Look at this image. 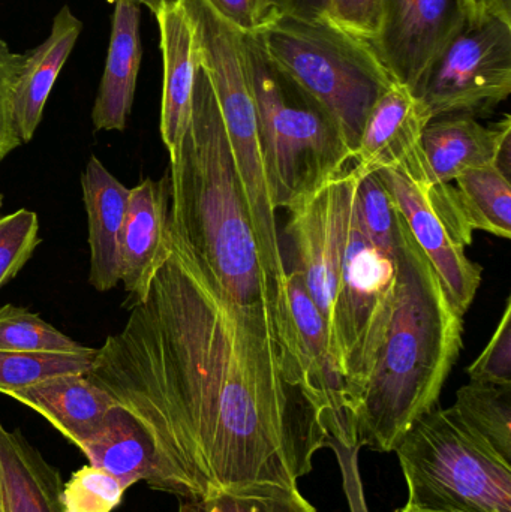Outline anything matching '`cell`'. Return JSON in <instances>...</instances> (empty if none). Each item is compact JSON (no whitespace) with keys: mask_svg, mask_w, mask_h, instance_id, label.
<instances>
[{"mask_svg":"<svg viewBox=\"0 0 511 512\" xmlns=\"http://www.w3.org/2000/svg\"><path fill=\"white\" fill-rule=\"evenodd\" d=\"M110 2H116V0H110ZM131 2H137L140 3L141 6H147V8H150V6L153 5V3L158 2V0H131Z\"/></svg>","mask_w":511,"mask_h":512,"instance_id":"74e56055","label":"cell"},{"mask_svg":"<svg viewBox=\"0 0 511 512\" xmlns=\"http://www.w3.org/2000/svg\"><path fill=\"white\" fill-rule=\"evenodd\" d=\"M149 11L158 23L164 63L159 131L173 159L179 153L191 120L197 48L191 21L179 0H158Z\"/></svg>","mask_w":511,"mask_h":512,"instance_id":"2e32d148","label":"cell"},{"mask_svg":"<svg viewBox=\"0 0 511 512\" xmlns=\"http://www.w3.org/2000/svg\"><path fill=\"white\" fill-rule=\"evenodd\" d=\"M179 2L191 21L198 65L209 77L227 129L261 265L275 300L284 291L288 268L278 234V209L264 161L257 108L243 57V33L225 20L210 0Z\"/></svg>","mask_w":511,"mask_h":512,"instance_id":"277c9868","label":"cell"},{"mask_svg":"<svg viewBox=\"0 0 511 512\" xmlns=\"http://www.w3.org/2000/svg\"><path fill=\"white\" fill-rule=\"evenodd\" d=\"M24 54L14 53L0 38V162L21 146L14 120V92Z\"/></svg>","mask_w":511,"mask_h":512,"instance_id":"1f68e13d","label":"cell"},{"mask_svg":"<svg viewBox=\"0 0 511 512\" xmlns=\"http://www.w3.org/2000/svg\"><path fill=\"white\" fill-rule=\"evenodd\" d=\"M80 450L89 465L104 469L126 489L140 481L155 489L158 472L152 444L131 412L122 406L111 408L104 426Z\"/></svg>","mask_w":511,"mask_h":512,"instance_id":"7402d4cb","label":"cell"},{"mask_svg":"<svg viewBox=\"0 0 511 512\" xmlns=\"http://www.w3.org/2000/svg\"><path fill=\"white\" fill-rule=\"evenodd\" d=\"M432 117L404 84L393 83L372 105L351 161L357 176L423 161L422 137Z\"/></svg>","mask_w":511,"mask_h":512,"instance_id":"4fadbf2b","label":"cell"},{"mask_svg":"<svg viewBox=\"0 0 511 512\" xmlns=\"http://www.w3.org/2000/svg\"><path fill=\"white\" fill-rule=\"evenodd\" d=\"M3 206V195L0 194V209H2Z\"/></svg>","mask_w":511,"mask_h":512,"instance_id":"f35d334b","label":"cell"},{"mask_svg":"<svg viewBox=\"0 0 511 512\" xmlns=\"http://www.w3.org/2000/svg\"><path fill=\"white\" fill-rule=\"evenodd\" d=\"M381 15L383 0H329V20L368 42L380 32Z\"/></svg>","mask_w":511,"mask_h":512,"instance_id":"d6a6232c","label":"cell"},{"mask_svg":"<svg viewBox=\"0 0 511 512\" xmlns=\"http://www.w3.org/2000/svg\"><path fill=\"white\" fill-rule=\"evenodd\" d=\"M59 471L0 421V512H65Z\"/></svg>","mask_w":511,"mask_h":512,"instance_id":"44dd1931","label":"cell"},{"mask_svg":"<svg viewBox=\"0 0 511 512\" xmlns=\"http://www.w3.org/2000/svg\"><path fill=\"white\" fill-rule=\"evenodd\" d=\"M83 23L62 6L42 44L24 53V65L14 92V120L21 143L35 137L45 104L60 71L80 38Z\"/></svg>","mask_w":511,"mask_h":512,"instance_id":"ffe728a7","label":"cell"},{"mask_svg":"<svg viewBox=\"0 0 511 512\" xmlns=\"http://www.w3.org/2000/svg\"><path fill=\"white\" fill-rule=\"evenodd\" d=\"M243 57L257 108L258 128L276 209L317 188L353 164L329 117L243 33Z\"/></svg>","mask_w":511,"mask_h":512,"instance_id":"8992f818","label":"cell"},{"mask_svg":"<svg viewBox=\"0 0 511 512\" xmlns=\"http://www.w3.org/2000/svg\"><path fill=\"white\" fill-rule=\"evenodd\" d=\"M359 176L353 164L285 207L294 265L329 331L335 357L338 295L348 221ZM338 364V363H336Z\"/></svg>","mask_w":511,"mask_h":512,"instance_id":"9c48e42d","label":"cell"},{"mask_svg":"<svg viewBox=\"0 0 511 512\" xmlns=\"http://www.w3.org/2000/svg\"><path fill=\"white\" fill-rule=\"evenodd\" d=\"M39 242L35 212L20 209L0 218V288L20 273Z\"/></svg>","mask_w":511,"mask_h":512,"instance_id":"f546056e","label":"cell"},{"mask_svg":"<svg viewBox=\"0 0 511 512\" xmlns=\"http://www.w3.org/2000/svg\"><path fill=\"white\" fill-rule=\"evenodd\" d=\"M171 251L170 182L144 179L129 191L128 212L120 242V282L128 307L146 298L150 283Z\"/></svg>","mask_w":511,"mask_h":512,"instance_id":"5bb4252c","label":"cell"},{"mask_svg":"<svg viewBox=\"0 0 511 512\" xmlns=\"http://www.w3.org/2000/svg\"><path fill=\"white\" fill-rule=\"evenodd\" d=\"M170 222L219 288L245 306L273 304L227 129L198 65L191 120L170 159Z\"/></svg>","mask_w":511,"mask_h":512,"instance_id":"3957f363","label":"cell"},{"mask_svg":"<svg viewBox=\"0 0 511 512\" xmlns=\"http://www.w3.org/2000/svg\"><path fill=\"white\" fill-rule=\"evenodd\" d=\"M177 512H317L297 486L252 484L206 498L182 499Z\"/></svg>","mask_w":511,"mask_h":512,"instance_id":"d4e9b609","label":"cell"},{"mask_svg":"<svg viewBox=\"0 0 511 512\" xmlns=\"http://www.w3.org/2000/svg\"><path fill=\"white\" fill-rule=\"evenodd\" d=\"M407 505L438 512H511V463L453 408L435 406L396 445Z\"/></svg>","mask_w":511,"mask_h":512,"instance_id":"52a82bcc","label":"cell"},{"mask_svg":"<svg viewBox=\"0 0 511 512\" xmlns=\"http://www.w3.org/2000/svg\"><path fill=\"white\" fill-rule=\"evenodd\" d=\"M219 14L242 33H257L281 12L275 0H210Z\"/></svg>","mask_w":511,"mask_h":512,"instance_id":"836d02e7","label":"cell"},{"mask_svg":"<svg viewBox=\"0 0 511 512\" xmlns=\"http://www.w3.org/2000/svg\"><path fill=\"white\" fill-rule=\"evenodd\" d=\"M126 487L107 471L87 465L63 484L65 512H113L122 504Z\"/></svg>","mask_w":511,"mask_h":512,"instance_id":"f1b7e54d","label":"cell"},{"mask_svg":"<svg viewBox=\"0 0 511 512\" xmlns=\"http://www.w3.org/2000/svg\"><path fill=\"white\" fill-rule=\"evenodd\" d=\"M462 334L464 318L401 216L395 304L354 406L356 448L390 453L437 406L461 354Z\"/></svg>","mask_w":511,"mask_h":512,"instance_id":"7a4b0ae2","label":"cell"},{"mask_svg":"<svg viewBox=\"0 0 511 512\" xmlns=\"http://www.w3.org/2000/svg\"><path fill=\"white\" fill-rule=\"evenodd\" d=\"M354 216L369 240L395 252L398 249L399 215L392 195L377 173L362 177L354 192Z\"/></svg>","mask_w":511,"mask_h":512,"instance_id":"83f0119b","label":"cell"},{"mask_svg":"<svg viewBox=\"0 0 511 512\" xmlns=\"http://www.w3.org/2000/svg\"><path fill=\"white\" fill-rule=\"evenodd\" d=\"M81 188L89 225V282L98 292L111 291L120 283V242L131 189L96 156L87 162Z\"/></svg>","mask_w":511,"mask_h":512,"instance_id":"ac0fdd59","label":"cell"},{"mask_svg":"<svg viewBox=\"0 0 511 512\" xmlns=\"http://www.w3.org/2000/svg\"><path fill=\"white\" fill-rule=\"evenodd\" d=\"M468 3L470 21L498 18L511 24V0H468Z\"/></svg>","mask_w":511,"mask_h":512,"instance_id":"d590c367","label":"cell"},{"mask_svg":"<svg viewBox=\"0 0 511 512\" xmlns=\"http://www.w3.org/2000/svg\"><path fill=\"white\" fill-rule=\"evenodd\" d=\"M510 93L511 24L498 18L470 21L414 90L432 120L492 110Z\"/></svg>","mask_w":511,"mask_h":512,"instance_id":"30bf717a","label":"cell"},{"mask_svg":"<svg viewBox=\"0 0 511 512\" xmlns=\"http://www.w3.org/2000/svg\"><path fill=\"white\" fill-rule=\"evenodd\" d=\"M6 396L29 406L59 430L75 447L89 442L104 426L116 400L87 373L53 376Z\"/></svg>","mask_w":511,"mask_h":512,"instance_id":"e0dca14e","label":"cell"},{"mask_svg":"<svg viewBox=\"0 0 511 512\" xmlns=\"http://www.w3.org/2000/svg\"><path fill=\"white\" fill-rule=\"evenodd\" d=\"M468 21V0H383L380 32L369 44L393 80L414 92Z\"/></svg>","mask_w":511,"mask_h":512,"instance_id":"7c38bea8","label":"cell"},{"mask_svg":"<svg viewBox=\"0 0 511 512\" xmlns=\"http://www.w3.org/2000/svg\"><path fill=\"white\" fill-rule=\"evenodd\" d=\"M452 408L501 459L511 463V387L470 381L459 388Z\"/></svg>","mask_w":511,"mask_h":512,"instance_id":"cb8c5ba5","label":"cell"},{"mask_svg":"<svg viewBox=\"0 0 511 512\" xmlns=\"http://www.w3.org/2000/svg\"><path fill=\"white\" fill-rule=\"evenodd\" d=\"M452 303L464 318L482 283V268L465 249L473 242L452 185H434L425 173L398 168L377 171Z\"/></svg>","mask_w":511,"mask_h":512,"instance_id":"ba28073f","label":"cell"},{"mask_svg":"<svg viewBox=\"0 0 511 512\" xmlns=\"http://www.w3.org/2000/svg\"><path fill=\"white\" fill-rule=\"evenodd\" d=\"M98 349L80 352L0 351V393L30 387L53 376L89 373Z\"/></svg>","mask_w":511,"mask_h":512,"instance_id":"484cf974","label":"cell"},{"mask_svg":"<svg viewBox=\"0 0 511 512\" xmlns=\"http://www.w3.org/2000/svg\"><path fill=\"white\" fill-rule=\"evenodd\" d=\"M396 512H438V511H428V510H420V508L410 507V505H405L404 508L398 510Z\"/></svg>","mask_w":511,"mask_h":512,"instance_id":"8d00e7d4","label":"cell"},{"mask_svg":"<svg viewBox=\"0 0 511 512\" xmlns=\"http://www.w3.org/2000/svg\"><path fill=\"white\" fill-rule=\"evenodd\" d=\"M113 3L107 60L92 111L96 131H125L134 105L143 54L140 3L131 0Z\"/></svg>","mask_w":511,"mask_h":512,"instance_id":"d6986e66","label":"cell"},{"mask_svg":"<svg viewBox=\"0 0 511 512\" xmlns=\"http://www.w3.org/2000/svg\"><path fill=\"white\" fill-rule=\"evenodd\" d=\"M281 14L305 20H329V0H275Z\"/></svg>","mask_w":511,"mask_h":512,"instance_id":"e575fe53","label":"cell"},{"mask_svg":"<svg viewBox=\"0 0 511 512\" xmlns=\"http://www.w3.org/2000/svg\"><path fill=\"white\" fill-rule=\"evenodd\" d=\"M252 35L329 117L353 156L372 105L395 83L372 45L330 20L290 14Z\"/></svg>","mask_w":511,"mask_h":512,"instance_id":"5b68a950","label":"cell"},{"mask_svg":"<svg viewBox=\"0 0 511 512\" xmlns=\"http://www.w3.org/2000/svg\"><path fill=\"white\" fill-rule=\"evenodd\" d=\"M275 310L281 357L291 381L323 418L332 442L356 448L347 388L333 357L326 322L296 271L288 270Z\"/></svg>","mask_w":511,"mask_h":512,"instance_id":"8fae6325","label":"cell"},{"mask_svg":"<svg viewBox=\"0 0 511 512\" xmlns=\"http://www.w3.org/2000/svg\"><path fill=\"white\" fill-rule=\"evenodd\" d=\"M171 251L87 373L149 438L153 490L206 498L252 484L297 486L332 447L291 381L273 304L228 297L170 224Z\"/></svg>","mask_w":511,"mask_h":512,"instance_id":"6da1fadb","label":"cell"},{"mask_svg":"<svg viewBox=\"0 0 511 512\" xmlns=\"http://www.w3.org/2000/svg\"><path fill=\"white\" fill-rule=\"evenodd\" d=\"M455 195L467 224L500 239L511 237L510 174L497 164L467 171L455 180Z\"/></svg>","mask_w":511,"mask_h":512,"instance_id":"603a6c76","label":"cell"},{"mask_svg":"<svg viewBox=\"0 0 511 512\" xmlns=\"http://www.w3.org/2000/svg\"><path fill=\"white\" fill-rule=\"evenodd\" d=\"M86 348L24 307H0V351L80 352Z\"/></svg>","mask_w":511,"mask_h":512,"instance_id":"4316f807","label":"cell"},{"mask_svg":"<svg viewBox=\"0 0 511 512\" xmlns=\"http://www.w3.org/2000/svg\"><path fill=\"white\" fill-rule=\"evenodd\" d=\"M422 155L434 185H452L467 171L494 164L510 174V116L492 126L467 114L431 120L423 132Z\"/></svg>","mask_w":511,"mask_h":512,"instance_id":"9a60e30c","label":"cell"},{"mask_svg":"<svg viewBox=\"0 0 511 512\" xmlns=\"http://www.w3.org/2000/svg\"><path fill=\"white\" fill-rule=\"evenodd\" d=\"M471 382L511 387V300L482 354L468 367Z\"/></svg>","mask_w":511,"mask_h":512,"instance_id":"4dcf8cb0","label":"cell"}]
</instances>
